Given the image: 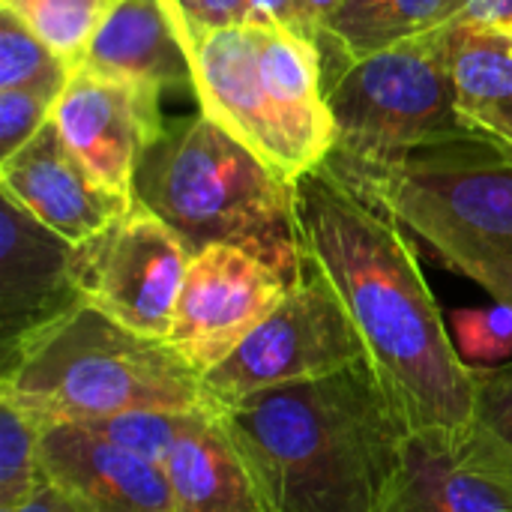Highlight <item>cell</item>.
Wrapping results in <instances>:
<instances>
[{"label": "cell", "instance_id": "cell-8", "mask_svg": "<svg viewBox=\"0 0 512 512\" xmlns=\"http://www.w3.org/2000/svg\"><path fill=\"white\" fill-rule=\"evenodd\" d=\"M186 264L189 249L177 231L138 201L75 246L81 300L150 339H168Z\"/></svg>", "mask_w": 512, "mask_h": 512}, {"label": "cell", "instance_id": "cell-20", "mask_svg": "<svg viewBox=\"0 0 512 512\" xmlns=\"http://www.w3.org/2000/svg\"><path fill=\"white\" fill-rule=\"evenodd\" d=\"M72 72L75 66L48 48L18 15L0 12V90H30L57 105Z\"/></svg>", "mask_w": 512, "mask_h": 512}, {"label": "cell", "instance_id": "cell-7", "mask_svg": "<svg viewBox=\"0 0 512 512\" xmlns=\"http://www.w3.org/2000/svg\"><path fill=\"white\" fill-rule=\"evenodd\" d=\"M366 360L360 333L339 294L309 261L303 282L288 288L279 306L207 375H201L210 411L261 390L336 375Z\"/></svg>", "mask_w": 512, "mask_h": 512}, {"label": "cell", "instance_id": "cell-11", "mask_svg": "<svg viewBox=\"0 0 512 512\" xmlns=\"http://www.w3.org/2000/svg\"><path fill=\"white\" fill-rule=\"evenodd\" d=\"M159 96V87L108 78L78 66L57 99L51 120L66 147L105 189L135 198L138 162L165 132Z\"/></svg>", "mask_w": 512, "mask_h": 512}, {"label": "cell", "instance_id": "cell-25", "mask_svg": "<svg viewBox=\"0 0 512 512\" xmlns=\"http://www.w3.org/2000/svg\"><path fill=\"white\" fill-rule=\"evenodd\" d=\"M54 105L30 90H0V162L24 147L48 120Z\"/></svg>", "mask_w": 512, "mask_h": 512}, {"label": "cell", "instance_id": "cell-3", "mask_svg": "<svg viewBox=\"0 0 512 512\" xmlns=\"http://www.w3.org/2000/svg\"><path fill=\"white\" fill-rule=\"evenodd\" d=\"M132 195L177 231L189 255L207 246H237L273 267L291 288L309 270L294 183L204 111L165 126L144 150Z\"/></svg>", "mask_w": 512, "mask_h": 512}, {"label": "cell", "instance_id": "cell-19", "mask_svg": "<svg viewBox=\"0 0 512 512\" xmlns=\"http://www.w3.org/2000/svg\"><path fill=\"white\" fill-rule=\"evenodd\" d=\"M459 9L462 0H339L321 18L315 42L321 54L339 57L342 72L354 60L453 24Z\"/></svg>", "mask_w": 512, "mask_h": 512}, {"label": "cell", "instance_id": "cell-22", "mask_svg": "<svg viewBox=\"0 0 512 512\" xmlns=\"http://www.w3.org/2000/svg\"><path fill=\"white\" fill-rule=\"evenodd\" d=\"M114 3L117 0H0V9L18 15L48 48L78 69Z\"/></svg>", "mask_w": 512, "mask_h": 512}, {"label": "cell", "instance_id": "cell-30", "mask_svg": "<svg viewBox=\"0 0 512 512\" xmlns=\"http://www.w3.org/2000/svg\"><path fill=\"white\" fill-rule=\"evenodd\" d=\"M462 21L512 33V0H462V9L453 24H462Z\"/></svg>", "mask_w": 512, "mask_h": 512}, {"label": "cell", "instance_id": "cell-29", "mask_svg": "<svg viewBox=\"0 0 512 512\" xmlns=\"http://www.w3.org/2000/svg\"><path fill=\"white\" fill-rule=\"evenodd\" d=\"M0 512H90L75 495H69L66 489H60L57 483H51L48 477H45V483L27 498V501H21V504H15V507H6V510Z\"/></svg>", "mask_w": 512, "mask_h": 512}, {"label": "cell", "instance_id": "cell-26", "mask_svg": "<svg viewBox=\"0 0 512 512\" xmlns=\"http://www.w3.org/2000/svg\"><path fill=\"white\" fill-rule=\"evenodd\" d=\"M174 27L183 39V45H192L195 39L246 24L249 0H165Z\"/></svg>", "mask_w": 512, "mask_h": 512}, {"label": "cell", "instance_id": "cell-5", "mask_svg": "<svg viewBox=\"0 0 512 512\" xmlns=\"http://www.w3.org/2000/svg\"><path fill=\"white\" fill-rule=\"evenodd\" d=\"M0 390L45 423L129 411H201V375L165 342L81 303L0 357Z\"/></svg>", "mask_w": 512, "mask_h": 512}, {"label": "cell", "instance_id": "cell-21", "mask_svg": "<svg viewBox=\"0 0 512 512\" xmlns=\"http://www.w3.org/2000/svg\"><path fill=\"white\" fill-rule=\"evenodd\" d=\"M45 420L0 390V510L27 501L42 483V435Z\"/></svg>", "mask_w": 512, "mask_h": 512}, {"label": "cell", "instance_id": "cell-6", "mask_svg": "<svg viewBox=\"0 0 512 512\" xmlns=\"http://www.w3.org/2000/svg\"><path fill=\"white\" fill-rule=\"evenodd\" d=\"M324 93L336 156L384 159L474 135L456 108L447 27L348 63Z\"/></svg>", "mask_w": 512, "mask_h": 512}, {"label": "cell", "instance_id": "cell-27", "mask_svg": "<svg viewBox=\"0 0 512 512\" xmlns=\"http://www.w3.org/2000/svg\"><path fill=\"white\" fill-rule=\"evenodd\" d=\"M477 417L512 447V366L474 369Z\"/></svg>", "mask_w": 512, "mask_h": 512}, {"label": "cell", "instance_id": "cell-18", "mask_svg": "<svg viewBox=\"0 0 512 512\" xmlns=\"http://www.w3.org/2000/svg\"><path fill=\"white\" fill-rule=\"evenodd\" d=\"M447 63L462 123L512 150V33L486 24H447Z\"/></svg>", "mask_w": 512, "mask_h": 512}, {"label": "cell", "instance_id": "cell-31", "mask_svg": "<svg viewBox=\"0 0 512 512\" xmlns=\"http://www.w3.org/2000/svg\"><path fill=\"white\" fill-rule=\"evenodd\" d=\"M339 0H303V6H306V15H309V21L315 24V30H318V24H321V18L336 6Z\"/></svg>", "mask_w": 512, "mask_h": 512}, {"label": "cell", "instance_id": "cell-14", "mask_svg": "<svg viewBox=\"0 0 512 512\" xmlns=\"http://www.w3.org/2000/svg\"><path fill=\"white\" fill-rule=\"evenodd\" d=\"M0 192L75 246L105 231L135 204V198L105 189L81 165L54 120L0 162Z\"/></svg>", "mask_w": 512, "mask_h": 512}, {"label": "cell", "instance_id": "cell-28", "mask_svg": "<svg viewBox=\"0 0 512 512\" xmlns=\"http://www.w3.org/2000/svg\"><path fill=\"white\" fill-rule=\"evenodd\" d=\"M246 24L255 27H279V30H291L297 36L306 39H318L315 24L306 15L303 0H249V12H246Z\"/></svg>", "mask_w": 512, "mask_h": 512}, {"label": "cell", "instance_id": "cell-24", "mask_svg": "<svg viewBox=\"0 0 512 512\" xmlns=\"http://www.w3.org/2000/svg\"><path fill=\"white\" fill-rule=\"evenodd\" d=\"M453 342L471 369H495L512 360V306L462 309L453 315Z\"/></svg>", "mask_w": 512, "mask_h": 512}, {"label": "cell", "instance_id": "cell-17", "mask_svg": "<svg viewBox=\"0 0 512 512\" xmlns=\"http://www.w3.org/2000/svg\"><path fill=\"white\" fill-rule=\"evenodd\" d=\"M174 512H261L249 474L219 417L195 411L162 459Z\"/></svg>", "mask_w": 512, "mask_h": 512}, {"label": "cell", "instance_id": "cell-9", "mask_svg": "<svg viewBox=\"0 0 512 512\" xmlns=\"http://www.w3.org/2000/svg\"><path fill=\"white\" fill-rule=\"evenodd\" d=\"M288 282L237 246H207L189 255L174 306L168 345L207 375L279 306Z\"/></svg>", "mask_w": 512, "mask_h": 512}, {"label": "cell", "instance_id": "cell-23", "mask_svg": "<svg viewBox=\"0 0 512 512\" xmlns=\"http://www.w3.org/2000/svg\"><path fill=\"white\" fill-rule=\"evenodd\" d=\"M192 414L195 411H129V414H114V417H102L90 423H75V426L87 429L90 435L114 447H123L129 453H138L162 465V459L168 456V450L174 447V441L180 438Z\"/></svg>", "mask_w": 512, "mask_h": 512}, {"label": "cell", "instance_id": "cell-10", "mask_svg": "<svg viewBox=\"0 0 512 512\" xmlns=\"http://www.w3.org/2000/svg\"><path fill=\"white\" fill-rule=\"evenodd\" d=\"M381 512H512V447L480 417L411 432Z\"/></svg>", "mask_w": 512, "mask_h": 512}, {"label": "cell", "instance_id": "cell-1", "mask_svg": "<svg viewBox=\"0 0 512 512\" xmlns=\"http://www.w3.org/2000/svg\"><path fill=\"white\" fill-rule=\"evenodd\" d=\"M294 195L306 258L339 294L408 432L471 423L474 369L456 351L405 228L327 159L294 180Z\"/></svg>", "mask_w": 512, "mask_h": 512}, {"label": "cell", "instance_id": "cell-4", "mask_svg": "<svg viewBox=\"0 0 512 512\" xmlns=\"http://www.w3.org/2000/svg\"><path fill=\"white\" fill-rule=\"evenodd\" d=\"M327 162L462 276L512 306V150L471 135L384 159Z\"/></svg>", "mask_w": 512, "mask_h": 512}, {"label": "cell", "instance_id": "cell-15", "mask_svg": "<svg viewBox=\"0 0 512 512\" xmlns=\"http://www.w3.org/2000/svg\"><path fill=\"white\" fill-rule=\"evenodd\" d=\"M42 471L90 512H174L159 462L114 447L75 423H48Z\"/></svg>", "mask_w": 512, "mask_h": 512}, {"label": "cell", "instance_id": "cell-16", "mask_svg": "<svg viewBox=\"0 0 512 512\" xmlns=\"http://www.w3.org/2000/svg\"><path fill=\"white\" fill-rule=\"evenodd\" d=\"M81 66L159 90L195 87L189 51L165 0H117L93 33Z\"/></svg>", "mask_w": 512, "mask_h": 512}, {"label": "cell", "instance_id": "cell-13", "mask_svg": "<svg viewBox=\"0 0 512 512\" xmlns=\"http://www.w3.org/2000/svg\"><path fill=\"white\" fill-rule=\"evenodd\" d=\"M0 357L81 306L75 243L0 192Z\"/></svg>", "mask_w": 512, "mask_h": 512}, {"label": "cell", "instance_id": "cell-12", "mask_svg": "<svg viewBox=\"0 0 512 512\" xmlns=\"http://www.w3.org/2000/svg\"><path fill=\"white\" fill-rule=\"evenodd\" d=\"M201 111L261 156L279 177H303L285 123L261 75L255 30L249 24L207 33L186 45Z\"/></svg>", "mask_w": 512, "mask_h": 512}, {"label": "cell", "instance_id": "cell-2", "mask_svg": "<svg viewBox=\"0 0 512 512\" xmlns=\"http://www.w3.org/2000/svg\"><path fill=\"white\" fill-rule=\"evenodd\" d=\"M213 414L243 459L261 512H381L411 435L369 360Z\"/></svg>", "mask_w": 512, "mask_h": 512}]
</instances>
